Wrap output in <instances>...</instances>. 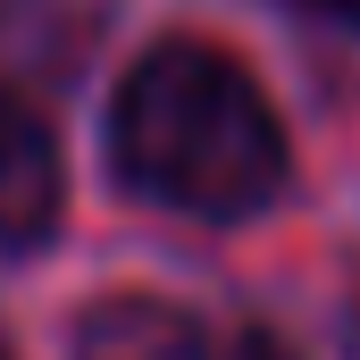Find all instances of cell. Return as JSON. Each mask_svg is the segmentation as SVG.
<instances>
[{
    "instance_id": "3",
    "label": "cell",
    "mask_w": 360,
    "mask_h": 360,
    "mask_svg": "<svg viewBox=\"0 0 360 360\" xmlns=\"http://www.w3.org/2000/svg\"><path fill=\"white\" fill-rule=\"evenodd\" d=\"M76 360H210L201 327L151 302V293H109L76 319Z\"/></svg>"
},
{
    "instance_id": "1",
    "label": "cell",
    "mask_w": 360,
    "mask_h": 360,
    "mask_svg": "<svg viewBox=\"0 0 360 360\" xmlns=\"http://www.w3.org/2000/svg\"><path fill=\"white\" fill-rule=\"evenodd\" d=\"M109 143H117V176L134 193H151L160 210H193V218H252L285 184L276 109L210 42L143 51L117 92Z\"/></svg>"
},
{
    "instance_id": "5",
    "label": "cell",
    "mask_w": 360,
    "mask_h": 360,
    "mask_svg": "<svg viewBox=\"0 0 360 360\" xmlns=\"http://www.w3.org/2000/svg\"><path fill=\"white\" fill-rule=\"evenodd\" d=\"M0 360H8V344H0Z\"/></svg>"
},
{
    "instance_id": "4",
    "label": "cell",
    "mask_w": 360,
    "mask_h": 360,
    "mask_svg": "<svg viewBox=\"0 0 360 360\" xmlns=\"http://www.w3.org/2000/svg\"><path fill=\"white\" fill-rule=\"evenodd\" d=\"M302 8H319V17H335V25H352V34H360V0H302Z\"/></svg>"
},
{
    "instance_id": "2",
    "label": "cell",
    "mask_w": 360,
    "mask_h": 360,
    "mask_svg": "<svg viewBox=\"0 0 360 360\" xmlns=\"http://www.w3.org/2000/svg\"><path fill=\"white\" fill-rule=\"evenodd\" d=\"M59 218V143L51 126L0 92V252L42 243Z\"/></svg>"
}]
</instances>
